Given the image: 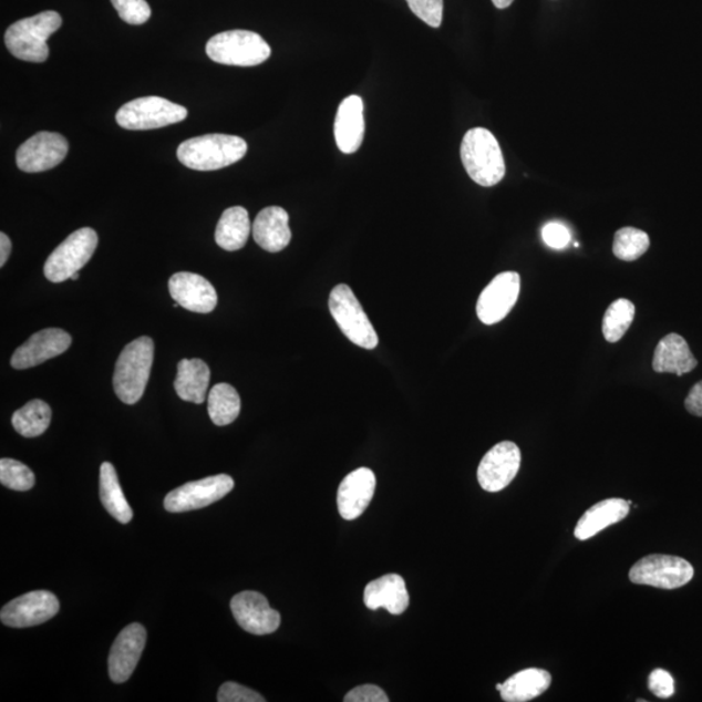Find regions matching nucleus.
<instances>
[{"label":"nucleus","mask_w":702,"mask_h":702,"mask_svg":"<svg viewBox=\"0 0 702 702\" xmlns=\"http://www.w3.org/2000/svg\"><path fill=\"white\" fill-rule=\"evenodd\" d=\"M101 502L104 509L117 522L130 523L133 518L132 507L126 502L124 492L114 465L110 462L102 463L100 476Z\"/></svg>","instance_id":"cd10ccee"},{"label":"nucleus","mask_w":702,"mask_h":702,"mask_svg":"<svg viewBox=\"0 0 702 702\" xmlns=\"http://www.w3.org/2000/svg\"><path fill=\"white\" fill-rule=\"evenodd\" d=\"M652 365L655 372L683 376L698 368V360L681 334L670 333L657 345Z\"/></svg>","instance_id":"b1692460"},{"label":"nucleus","mask_w":702,"mask_h":702,"mask_svg":"<svg viewBox=\"0 0 702 702\" xmlns=\"http://www.w3.org/2000/svg\"><path fill=\"white\" fill-rule=\"evenodd\" d=\"M154 361V341L140 338L124 348L116 362L114 390L118 400L134 405L144 395Z\"/></svg>","instance_id":"20e7f679"},{"label":"nucleus","mask_w":702,"mask_h":702,"mask_svg":"<svg viewBox=\"0 0 702 702\" xmlns=\"http://www.w3.org/2000/svg\"><path fill=\"white\" fill-rule=\"evenodd\" d=\"M254 240L268 252H279L291 240L289 215L282 207L271 206L261 210L252 224Z\"/></svg>","instance_id":"4be33fe9"},{"label":"nucleus","mask_w":702,"mask_h":702,"mask_svg":"<svg viewBox=\"0 0 702 702\" xmlns=\"http://www.w3.org/2000/svg\"><path fill=\"white\" fill-rule=\"evenodd\" d=\"M12 251V242L6 234H0V267L6 265Z\"/></svg>","instance_id":"a19ab883"},{"label":"nucleus","mask_w":702,"mask_h":702,"mask_svg":"<svg viewBox=\"0 0 702 702\" xmlns=\"http://www.w3.org/2000/svg\"><path fill=\"white\" fill-rule=\"evenodd\" d=\"M648 685L657 698L668 699L675 693L674 678L671 677L669 671L663 669H655L651 672Z\"/></svg>","instance_id":"e433bc0d"},{"label":"nucleus","mask_w":702,"mask_h":702,"mask_svg":"<svg viewBox=\"0 0 702 702\" xmlns=\"http://www.w3.org/2000/svg\"><path fill=\"white\" fill-rule=\"evenodd\" d=\"M345 702H388L390 698L386 696V693L380 689L378 685L373 684H364L360 686H355L354 690H351L345 699Z\"/></svg>","instance_id":"58836bf2"},{"label":"nucleus","mask_w":702,"mask_h":702,"mask_svg":"<svg viewBox=\"0 0 702 702\" xmlns=\"http://www.w3.org/2000/svg\"><path fill=\"white\" fill-rule=\"evenodd\" d=\"M252 230L249 213L241 206L224 211L216 227L215 241L221 249L236 251L244 248Z\"/></svg>","instance_id":"bb28decb"},{"label":"nucleus","mask_w":702,"mask_h":702,"mask_svg":"<svg viewBox=\"0 0 702 702\" xmlns=\"http://www.w3.org/2000/svg\"><path fill=\"white\" fill-rule=\"evenodd\" d=\"M551 684V675L547 670L526 669L514 674L496 689L506 702H527L539 698Z\"/></svg>","instance_id":"393cba45"},{"label":"nucleus","mask_w":702,"mask_h":702,"mask_svg":"<svg viewBox=\"0 0 702 702\" xmlns=\"http://www.w3.org/2000/svg\"><path fill=\"white\" fill-rule=\"evenodd\" d=\"M409 9L432 28H440L444 17V0H406Z\"/></svg>","instance_id":"f704fd0d"},{"label":"nucleus","mask_w":702,"mask_h":702,"mask_svg":"<svg viewBox=\"0 0 702 702\" xmlns=\"http://www.w3.org/2000/svg\"><path fill=\"white\" fill-rule=\"evenodd\" d=\"M363 101L350 95L339 106L334 121L335 144L343 154H354L362 146L364 137Z\"/></svg>","instance_id":"aec40b11"},{"label":"nucleus","mask_w":702,"mask_h":702,"mask_svg":"<svg viewBox=\"0 0 702 702\" xmlns=\"http://www.w3.org/2000/svg\"><path fill=\"white\" fill-rule=\"evenodd\" d=\"M208 415L214 424L224 427L234 423L241 412V399L234 386L227 383L216 384L208 394Z\"/></svg>","instance_id":"c85d7f7f"},{"label":"nucleus","mask_w":702,"mask_h":702,"mask_svg":"<svg viewBox=\"0 0 702 702\" xmlns=\"http://www.w3.org/2000/svg\"><path fill=\"white\" fill-rule=\"evenodd\" d=\"M211 371L200 360H183L177 365L175 391L183 401L204 403L210 384Z\"/></svg>","instance_id":"a878e982"},{"label":"nucleus","mask_w":702,"mask_h":702,"mask_svg":"<svg viewBox=\"0 0 702 702\" xmlns=\"http://www.w3.org/2000/svg\"><path fill=\"white\" fill-rule=\"evenodd\" d=\"M72 338L59 328H48L37 332L27 342L14 351L11 365L17 370L35 368L52 358L61 355L69 350Z\"/></svg>","instance_id":"f3484780"},{"label":"nucleus","mask_w":702,"mask_h":702,"mask_svg":"<svg viewBox=\"0 0 702 702\" xmlns=\"http://www.w3.org/2000/svg\"><path fill=\"white\" fill-rule=\"evenodd\" d=\"M51 414V407L47 402L33 400L13 414L12 425L21 436L39 437L50 427Z\"/></svg>","instance_id":"c756f323"},{"label":"nucleus","mask_w":702,"mask_h":702,"mask_svg":"<svg viewBox=\"0 0 702 702\" xmlns=\"http://www.w3.org/2000/svg\"><path fill=\"white\" fill-rule=\"evenodd\" d=\"M634 319V304L626 298H619L609 306L602 321V333L608 342L615 343L623 338Z\"/></svg>","instance_id":"7c9ffc66"},{"label":"nucleus","mask_w":702,"mask_h":702,"mask_svg":"<svg viewBox=\"0 0 702 702\" xmlns=\"http://www.w3.org/2000/svg\"><path fill=\"white\" fill-rule=\"evenodd\" d=\"M213 62L236 66H254L271 56V48L258 33L229 31L216 34L206 44Z\"/></svg>","instance_id":"39448f33"},{"label":"nucleus","mask_w":702,"mask_h":702,"mask_svg":"<svg viewBox=\"0 0 702 702\" xmlns=\"http://www.w3.org/2000/svg\"><path fill=\"white\" fill-rule=\"evenodd\" d=\"M631 503L623 498H608L588 509L575 527V537L585 541L623 520L630 513Z\"/></svg>","instance_id":"5701e85b"},{"label":"nucleus","mask_w":702,"mask_h":702,"mask_svg":"<svg viewBox=\"0 0 702 702\" xmlns=\"http://www.w3.org/2000/svg\"><path fill=\"white\" fill-rule=\"evenodd\" d=\"M493 4L497 7L498 10H505L507 7H510L514 0H492Z\"/></svg>","instance_id":"79ce46f5"},{"label":"nucleus","mask_w":702,"mask_h":702,"mask_svg":"<svg viewBox=\"0 0 702 702\" xmlns=\"http://www.w3.org/2000/svg\"><path fill=\"white\" fill-rule=\"evenodd\" d=\"M649 245L651 241L644 230L627 227L617 231L612 252L618 259L633 261L644 256Z\"/></svg>","instance_id":"2f4dec72"},{"label":"nucleus","mask_w":702,"mask_h":702,"mask_svg":"<svg viewBox=\"0 0 702 702\" xmlns=\"http://www.w3.org/2000/svg\"><path fill=\"white\" fill-rule=\"evenodd\" d=\"M522 454L518 445L512 442L499 443L484 455L477 481L487 492H499L509 485L519 473Z\"/></svg>","instance_id":"4468645a"},{"label":"nucleus","mask_w":702,"mask_h":702,"mask_svg":"<svg viewBox=\"0 0 702 702\" xmlns=\"http://www.w3.org/2000/svg\"><path fill=\"white\" fill-rule=\"evenodd\" d=\"M63 24L61 14L44 11L14 22L4 34L7 49L20 61L43 63L49 59L48 41Z\"/></svg>","instance_id":"f03ea898"},{"label":"nucleus","mask_w":702,"mask_h":702,"mask_svg":"<svg viewBox=\"0 0 702 702\" xmlns=\"http://www.w3.org/2000/svg\"><path fill=\"white\" fill-rule=\"evenodd\" d=\"M248 153L241 137L228 134H206L184 141L177 148V158L194 171H218L240 162Z\"/></svg>","instance_id":"f257e3e1"},{"label":"nucleus","mask_w":702,"mask_h":702,"mask_svg":"<svg viewBox=\"0 0 702 702\" xmlns=\"http://www.w3.org/2000/svg\"><path fill=\"white\" fill-rule=\"evenodd\" d=\"M543 240L551 249L561 250L571 241L569 228L561 223H548L541 231Z\"/></svg>","instance_id":"4c0bfd02"},{"label":"nucleus","mask_w":702,"mask_h":702,"mask_svg":"<svg viewBox=\"0 0 702 702\" xmlns=\"http://www.w3.org/2000/svg\"><path fill=\"white\" fill-rule=\"evenodd\" d=\"M96 246L99 235L94 229L81 228L73 231L51 252L44 264V276L49 281L56 283L71 279L92 259Z\"/></svg>","instance_id":"6e6552de"},{"label":"nucleus","mask_w":702,"mask_h":702,"mask_svg":"<svg viewBox=\"0 0 702 702\" xmlns=\"http://www.w3.org/2000/svg\"><path fill=\"white\" fill-rule=\"evenodd\" d=\"M188 110L161 96H144L125 103L117 111L116 123L128 131H151L182 123Z\"/></svg>","instance_id":"0eeeda50"},{"label":"nucleus","mask_w":702,"mask_h":702,"mask_svg":"<svg viewBox=\"0 0 702 702\" xmlns=\"http://www.w3.org/2000/svg\"><path fill=\"white\" fill-rule=\"evenodd\" d=\"M79 278H80V272L74 273V275L72 276L71 280L76 281V280H79Z\"/></svg>","instance_id":"37998d69"},{"label":"nucleus","mask_w":702,"mask_h":702,"mask_svg":"<svg viewBox=\"0 0 702 702\" xmlns=\"http://www.w3.org/2000/svg\"><path fill=\"white\" fill-rule=\"evenodd\" d=\"M693 575V566L681 557L651 555L631 567L630 580L639 586L677 589L689 585Z\"/></svg>","instance_id":"1a4fd4ad"},{"label":"nucleus","mask_w":702,"mask_h":702,"mask_svg":"<svg viewBox=\"0 0 702 702\" xmlns=\"http://www.w3.org/2000/svg\"><path fill=\"white\" fill-rule=\"evenodd\" d=\"M363 601L370 610L384 608L391 615L400 616L406 611L410 603L406 582L398 574L384 575L369 582L364 589Z\"/></svg>","instance_id":"412c9836"},{"label":"nucleus","mask_w":702,"mask_h":702,"mask_svg":"<svg viewBox=\"0 0 702 702\" xmlns=\"http://www.w3.org/2000/svg\"><path fill=\"white\" fill-rule=\"evenodd\" d=\"M0 483L12 491L27 492L34 487L35 476L24 463L2 458L0 461Z\"/></svg>","instance_id":"473e14b6"},{"label":"nucleus","mask_w":702,"mask_h":702,"mask_svg":"<svg viewBox=\"0 0 702 702\" xmlns=\"http://www.w3.org/2000/svg\"><path fill=\"white\" fill-rule=\"evenodd\" d=\"M69 151V141L62 134L40 132L19 147L18 167L27 174H39L59 166Z\"/></svg>","instance_id":"9b49d317"},{"label":"nucleus","mask_w":702,"mask_h":702,"mask_svg":"<svg viewBox=\"0 0 702 702\" xmlns=\"http://www.w3.org/2000/svg\"><path fill=\"white\" fill-rule=\"evenodd\" d=\"M461 159L468 176L485 188L502 183L505 177L502 147L488 130L474 128L465 134L461 145Z\"/></svg>","instance_id":"7ed1b4c3"},{"label":"nucleus","mask_w":702,"mask_h":702,"mask_svg":"<svg viewBox=\"0 0 702 702\" xmlns=\"http://www.w3.org/2000/svg\"><path fill=\"white\" fill-rule=\"evenodd\" d=\"M61 605L58 597L49 591H33L6 603L0 619L14 629L39 626L58 615Z\"/></svg>","instance_id":"f8f14e48"},{"label":"nucleus","mask_w":702,"mask_h":702,"mask_svg":"<svg viewBox=\"0 0 702 702\" xmlns=\"http://www.w3.org/2000/svg\"><path fill=\"white\" fill-rule=\"evenodd\" d=\"M230 609L238 624L246 632L270 634L279 629L281 617L264 595L254 591L238 593L230 601Z\"/></svg>","instance_id":"2eb2a0df"},{"label":"nucleus","mask_w":702,"mask_h":702,"mask_svg":"<svg viewBox=\"0 0 702 702\" xmlns=\"http://www.w3.org/2000/svg\"><path fill=\"white\" fill-rule=\"evenodd\" d=\"M147 633L144 626L132 623L118 633L109 655V674L112 682L124 683L136 670L146 646Z\"/></svg>","instance_id":"dca6fc26"},{"label":"nucleus","mask_w":702,"mask_h":702,"mask_svg":"<svg viewBox=\"0 0 702 702\" xmlns=\"http://www.w3.org/2000/svg\"><path fill=\"white\" fill-rule=\"evenodd\" d=\"M169 295L185 310L208 313L218 304V295L213 283L204 276L192 272H178L168 282Z\"/></svg>","instance_id":"a211bd4d"},{"label":"nucleus","mask_w":702,"mask_h":702,"mask_svg":"<svg viewBox=\"0 0 702 702\" xmlns=\"http://www.w3.org/2000/svg\"><path fill=\"white\" fill-rule=\"evenodd\" d=\"M685 409L694 416L702 417V380L694 384L684 402Z\"/></svg>","instance_id":"ea45409f"},{"label":"nucleus","mask_w":702,"mask_h":702,"mask_svg":"<svg viewBox=\"0 0 702 702\" xmlns=\"http://www.w3.org/2000/svg\"><path fill=\"white\" fill-rule=\"evenodd\" d=\"M376 489V476L368 467L350 473L338 492V506L343 519L354 520L368 509Z\"/></svg>","instance_id":"6ab92c4d"},{"label":"nucleus","mask_w":702,"mask_h":702,"mask_svg":"<svg viewBox=\"0 0 702 702\" xmlns=\"http://www.w3.org/2000/svg\"><path fill=\"white\" fill-rule=\"evenodd\" d=\"M118 17L131 25H142L152 18V7L146 0H111Z\"/></svg>","instance_id":"72a5a7b5"},{"label":"nucleus","mask_w":702,"mask_h":702,"mask_svg":"<svg viewBox=\"0 0 702 702\" xmlns=\"http://www.w3.org/2000/svg\"><path fill=\"white\" fill-rule=\"evenodd\" d=\"M235 488L229 475L220 474L182 485L168 493L164 507L169 513H186L218 503Z\"/></svg>","instance_id":"9d476101"},{"label":"nucleus","mask_w":702,"mask_h":702,"mask_svg":"<svg viewBox=\"0 0 702 702\" xmlns=\"http://www.w3.org/2000/svg\"><path fill=\"white\" fill-rule=\"evenodd\" d=\"M219 702H265L259 693L235 682H227L218 692Z\"/></svg>","instance_id":"c9c22d12"},{"label":"nucleus","mask_w":702,"mask_h":702,"mask_svg":"<svg viewBox=\"0 0 702 702\" xmlns=\"http://www.w3.org/2000/svg\"><path fill=\"white\" fill-rule=\"evenodd\" d=\"M330 310L335 323L351 342L363 349H376L379 338L375 328L357 300L354 291L345 283H340L331 291Z\"/></svg>","instance_id":"423d86ee"},{"label":"nucleus","mask_w":702,"mask_h":702,"mask_svg":"<svg viewBox=\"0 0 702 702\" xmlns=\"http://www.w3.org/2000/svg\"><path fill=\"white\" fill-rule=\"evenodd\" d=\"M520 293V276L517 272H503L482 291L476 304L477 317L482 323L493 326L509 316Z\"/></svg>","instance_id":"ddd939ff"}]
</instances>
